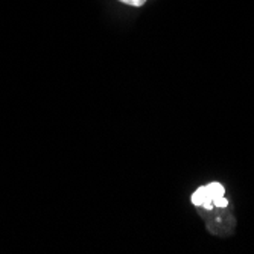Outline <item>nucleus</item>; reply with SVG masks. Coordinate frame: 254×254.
Returning a JSON list of instances; mask_svg holds the SVG:
<instances>
[{
  "mask_svg": "<svg viewBox=\"0 0 254 254\" xmlns=\"http://www.w3.org/2000/svg\"><path fill=\"white\" fill-rule=\"evenodd\" d=\"M192 202H193V205H202L207 210H212L215 207L213 202L209 199L205 186H201V188H198V190H195V193L192 195Z\"/></svg>",
  "mask_w": 254,
  "mask_h": 254,
  "instance_id": "1",
  "label": "nucleus"
},
{
  "mask_svg": "<svg viewBox=\"0 0 254 254\" xmlns=\"http://www.w3.org/2000/svg\"><path fill=\"white\" fill-rule=\"evenodd\" d=\"M205 190H207V195H209V199H210L212 202H213V199H216V198L225 195L224 186H222L221 183H216V181H213V183H210V184H207V186H205Z\"/></svg>",
  "mask_w": 254,
  "mask_h": 254,
  "instance_id": "2",
  "label": "nucleus"
},
{
  "mask_svg": "<svg viewBox=\"0 0 254 254\" xmlns=\"http://www.w3.org/2000/svg\"><path fill=\"white\" fill-rule=\"evenodd\" d=\"M119 2L131 5V6H142V5L146 3V0H119Z\"/></svg>",
  "mask_w": 254,
  "mask_h": 254,
  "instance_id": "3",
  "label": "nucleus"
},
{
  "mask_svg": "<svg viewBox=\"0 0 254 254\" xmlns=\"http://www.w3.org/2000/svg\"><path fill=\"white\" fill-rule=\"evenodd\" d=\"M213 205L215 207H227L228 205V201L225 199V196H219V198L213 199Z\"/></svg>",
  "mask_w": 254,
  "mask_h": 254,
  "instance_id": "4",
  "label": "nucleus"
}]
</instances>
